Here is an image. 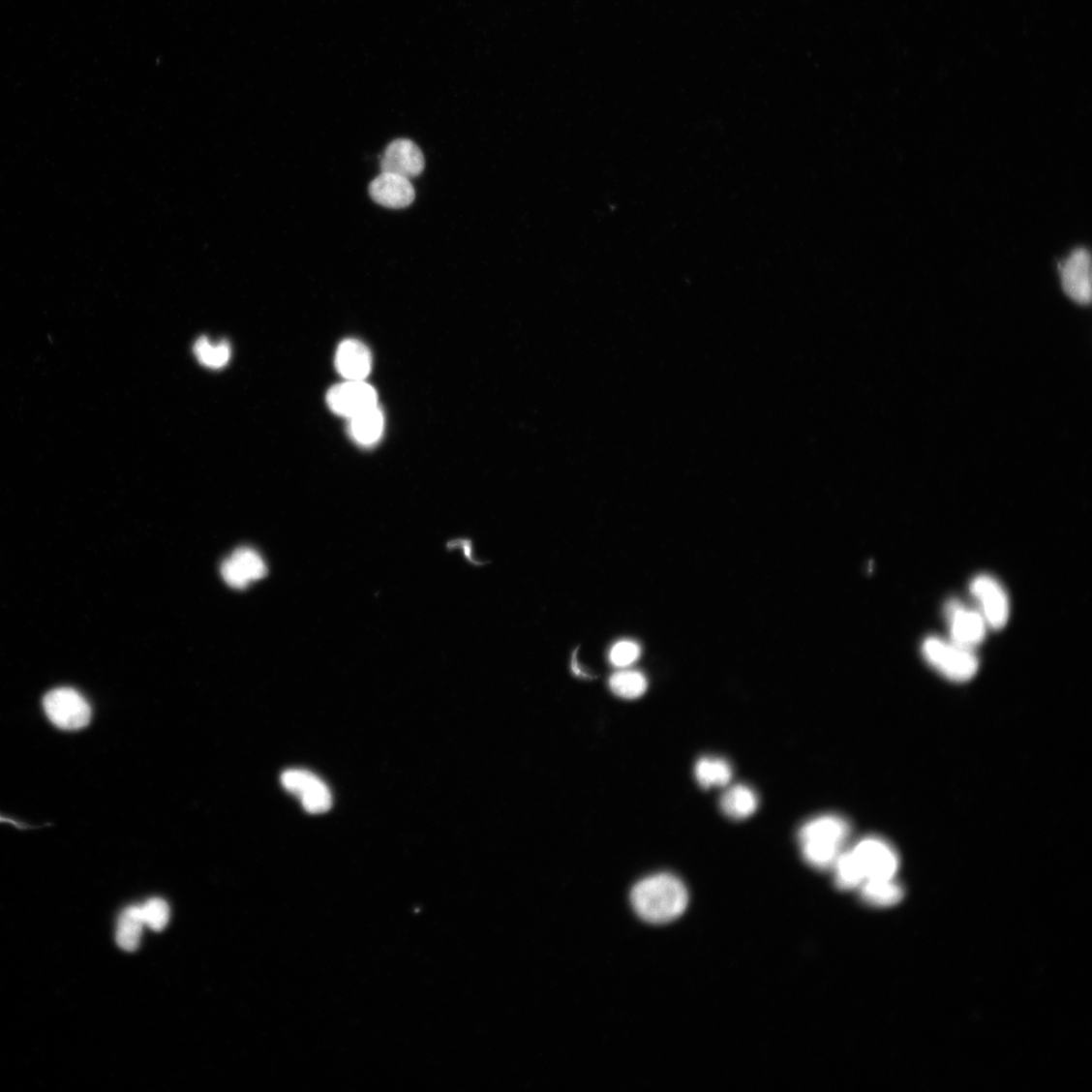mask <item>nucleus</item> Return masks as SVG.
Listing matches in <instances>:
<instances>
[{
  "label": "nucleus",
  "instance_id": "nucleus-1",
  "mask_svg": "<svg viewBox=\"0 0 1092 1092\" xmlns=\"http://www.w3.org/2000/svg\"><path fill=\"white\" fill-rule=\"evenodd\" d=\"M630 900L634 912L643 921L665 925L678 920L689 904L687 887L678 877L661 873L637 883Z\"/></svg>",
  "mask_w": 1092,
  "mask_h": 1092
},
{
  "label": "nucleus",
  "instance_id": "nucleus-2",
  "mask_svg": "<svg viewBox=\"0 0 1092 1092\" xmlns=\"http://www.w3.org/2000/svg\"><path fill=\"white\" fill-rule=\"evenodd\" d=\"M851 825L843 816L830 813L808 819L799 831L802 856L808 866L819 871L832 869L845 851Z\"/></svg>",
  "mask_w": 1092,
  "mask_h": 1092
},
{
  "label": "nucleus",
  "instance_id": "nucleus-3",
  "mask_svg": "<svg viewBox=\"0 0 1092 1092\" xmlns=\"http://www.w3.org/2000/svg\"><path fill=\"white\" fill-rule=\"evenodd\" d=\"M926 662L949 680L965 682L971 680L980 668V662L970 649L954 643H947L938 637H929L923 645Z\"/></svg>",
  "mask_w": 1092,
  "mask_h": 1092
},
{
  "label": "nucleus",
  "instance_id": "nucleus-4",
  "mask_svg": "<svg viewBox=\"0 0 1092 1092\" xmlns=\"http://www.w3.org/2000/svg\"><path fill=\"white\" fill-rule=\"evenodd\" d=\"M44 710L49 720L64 731H77L91 719L86 699L73 688H58L45 696Z\"/></svg>",
  "mask_w": 1092,
  "mask_h": 1092
},
{
  "label": "nucleus",
  "instance_id": "nucleus-5",
  "mask_svg": "<svg viewBox=\"0 0 1092 1092\" xmlns=\"http://www.w3.org/2000/svg\"><path fill=\"white\" fill-rule=\"evenodd\" d=\"M864 881L895 878L899 867L896 851L881 837L867 836L851 849Z\"/></svg>",
  "mask_w": 1092,
  "mask_h": 1092
},
{
  "label": "nucleus",
  "instance_id": "nucleus-6",
  "mask_svg": "<svg viewBox=\"0 0 1092 1092\" xmlns=\"http://www.w3.org/2000/svg\"><path fill=\"white\" fill-rule=\"evenodd\" d=\"M282 782L286 790L298 796L308 812L318 814L331 808L330 789L313 773L300 769L288 770L283 774Z\"/></svg>",
  "mask_w": 1092,
  "mask_h": 1092
},
{
  "label": "nucleus",
  "instance_id": "nucleus-7",
  "mask_svg": "<svg viewBox=\"0 0 1092 1092\" xmlns=\"http://www.w3.org/2000/svg\"><path fill=\"white\" fill-rule=\"evenodd\" d=\"M326 400L335 414L349 419L379 406L376 390L364 380H347L333 386Z\"/></svg>",
  "mask_w": 1092,
  "mask_h": 1092
},
{
  "label": "nucleus",
  "instance_id": "nucleus-8",
  "mask_svg": "<svg viewBox=\"0 0 1092 1092\" xmlns=\"http://www.w3.org/2000/svg\"><path fill=\"white\" fill-rule=\"evenodd\" d=\"M221 575L228 586L243 590L267 575V565L254 549H237L221 564Z\"/></svg>",
  "mask_w": 1092,
  "mask_h": 1092
},
{
  "label": "nucleus",
  "instance_id": "nucleus-9",
  "mask_svg": "<svg viewBox=\"0 0 1092 1092\" xmlns=\"http://www.w3.org/2000/svg\"><path fill=\"white\" fill-rule=\"evenodd\" d=\"M970 590L981 603L986 624L993 629L1005 627L1010 618V602L1003 587L993 578L983 575L972 581Z\"/></svg>",
  "mask_w": 1092,
  "mask_h": 1092
},
{
  "label": "nucleus",
  "instance_id": "nucleus-10",
  "mask_svg": "<svg viewBox=\"0 0 1092 1092\" xmlns=\"http://www.w3.org/2000/svg\"><path fill=\"white\" fill-rule=\"evenodd\" d=\"M951 642L970 649L981 645L986 635V622L983 614L964 608L957 602L948 605Z\"/></svg>",
  "mask_w": 1092,
  "mask_h": 1092
},
{
  "label": "nucleus",
  "instance_id": "nucleus-11",
  "mask_svg": "<svg viewBox=\"0 0 1092 1092\" xmlns=\"http://www.w3.org/2000/svg\"><path fill=\"white\" fill-rule=\"evenodd\" d=\"M380 168L381 172L394 173L411 180L423 172L425 158L413 141L398 139L384 150Z\"/></svg>",
  "mask_w": 1092,
  "mask_h": 1092
},
{
  "label": "nucleus",
  "instance_id": "nucleus-12",
  "mask_svg": "<svg viewBox=\"0 0 1092 1092\" xmlns=\"http://www.w3.org/2000/svg\"><path fill=\"white\" fill-rule=\"evenodd\" d=\"M369 192L377 203L389 209H405L415 199L411 180L394 173L381 172L373 180Z\"/></svg>",
  "mask_w": 1092,
  "mask_h": 1092
},
{
  "label": "nucleus",
  "instance_id": "nucleus-13",
  "mask_svg": "<svg viewBox=\"0 0 1092 1092\" xmlns=\"http://www.w3.org/2000/svg\"><path fill=\"white\" fill-rule=\"evenodd\" d=\"M1062 286L1066 293L1079 304H1088L1091 299L1090 256L1084 249H1077L1061 265Z\"/></svg>",
  "mask_w": 1092,
  "mask_h": 1092
},
{
  "label": "nucleus",
  "instance_id": "nucleus-14",
  "mask_svg": "<svg viewBox=\"0 0 1092 1092\" xmlns=\"http://www.w3.org/2000/svg\"><path fill=\"white\" fill-rule=\"evenodd\" d=\"M335 367L347 380H364L372 372V353L359 340H345L336 351Z\"/></svg>",
  "mask_w": 1092,
  "mask_h": 1092
},
{
  "label": "nucleus",
  "instance_id": "nucleus-15",
  "mask_svg": "<svg viewBox=\"0 0 1092 1092\" xmlns=\"http://www.w3.org/2000/svg\"><path fill=\"white\" fill-rule=\"evenodd\" d=\"M760 799L757 792L744 784H737L728 788L721 796L720 809L727 817L735 821L752 816L759 808Z\"/></svg>",
  "mask_w": 1092,
  "mask_h": 1092
},
{
  "label": "nucleus",
  "instance_id": "nucleus-16",
  "mask_svg": "<svg viewBox=\"0 0 1092 1092\" xmlns=\"http://www.w3.org/2000/svg\"><path fill=\"white\" fill-rule=\"evenodd\" d=\"M862 900L873 907H891L898 904L904 895L903 889L895 878L867 880L860 886Z\"/></svg>",
  "mask_w": 1092,
  "mask_h": 1092
},
{
  "label": "nucleus",
  "instance_id": "nucleus-17",
  "mask_svg": "<svg viewBox=\"0 0 1092 1092\" xmlns=\"http://www.w3.org/2000/svg\"><path fill=\"white\" fill-rule=\"evenodd\" d=\"M349 421L350 435L358 444L371 446L380 440L384 418L379 406L357 414Z\"/></svg>",
  "mask_w": 1092,
  "mask_h": 1092
},
{
  "label": "nucleus",
  "instance_id": "nucleus-18",
  "mask_svg": "<svg viewBox=\"0 0 1092 1092\" xmlns=\"http://www.w3.org/2000/svg\"><path fill=\"white\" fill-rule=\"evenodd\" d=\"M144 926L140 905L127 907L118 921L116 934L118 946L127 952L138 949Z\"/></svg>",
  "mask_w": 1092,
  "mask_h": 1092
},
{
  "label": "nucleus",
  "instance_id": "nucleus-19",
  "mask_svg": "<svg viewBox=\"0 0 1092 1092\" xmlns=\"http://www.w3.org/2000/svg\"><path fill=\"white\" fill-rule=\"evenodd\" d=\"M695 777L704 789L724 787L733 778V768L726 760L717 757H703L695 766Z\"/></svg>",
  "mask_w": 1092,
  "mask_h": 1092
},
{
  "label": "nucleus",
  "instance_id": "nucleus-20",
  "mask_svg": "<svg viewBox=\"0 0 1092 1092\" xmlns=\"http://www.w3.org/2000/svg\"><path fill=\"white\" fill-rule=\"evenodd\" d=\"M194 353L201 366L211 370L225 368L232 357L231 347L227 341L213 344L209 338L204 336L196 341Z\"/></svg>",
  "mask_w": 1092,
  "mask_h": 1092
},
{
  "label": "nucleus",
  "instance_id": "nucleus-21",
  "mask_svg": "<svg viewBox=\"0 0 1092 1092\" xmlns=\"http://www.w3.org/2000/svg\"><path fill=\"white\" fill-rule=\"evenodd\" d=\"M834 879L836 889L850 892L860 889L864 879L857 860L851 850L841 853L834 864Z\"/></svg>",
  "mask_w": 1092,
  "mask_h": 1092
},
{
  "label": "nucleus",
  "instance_id": "nucleus-22",
  "mask_svg": "<svg viewBox=\"0 0 1092 1092\" xmlns=\"http://www.w3.org/2000/svg\"><path fill=\"white\" fill-rule=\"evenodd\" d=\"M609 686L614 694L622 698L635 699L646 693L648 681L641 672L626 670L612 675Z\"/></svg>",
  "mask_w": 1092,
  "mask_h": 1092
},
{
  "label": "nucleus",
  "instance_id": "nucleus-23",
  "mask_svg": "<svg viewBox=\"0 0 1092 1092\" xmlns=\"http://www.w3.org/2000/svg\"><path fill=\"white\" fill-rule=\"evenodd\" d=\"M140 907L145 926L155 931H162L168 925L170 909L166 900L151 898Z\"/></svg>",
  "mask_w": 1092,
  "mask_h": 1092
},
{
  "label": "nucleus",
  "instance_id": "nucleus-24",
  "mask_svg": "<svg viewBox=\"0 0 1092 1092\" xmlns=\"http://www.w3.org/2000/svg\"><path fill=\"white\" fill-rule=\"evenodd\" d=\"M641 647L632 641H622L614 645L609 652V659L613 666L626 668L639 659Z\"/></svg>",
  "mask_w": 1092,
  "mask_h": 1092
}]
</instances>
